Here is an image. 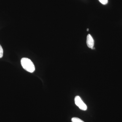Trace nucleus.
Here are the masks:
<instances>
[{
	"label": "nucleus",
	"instance_id": "obj_7",
	"mask_svg": "<svg viewBox=\"0 0 122 122\" xmlns=\"http://www.w3.org/2000/svg\"><path fill=\"white\" fill-rule=\"evenodd\" d=\"M89 30V29H87V31H88Z\"/></svg>",
	"mask_w": 122,
	"mask_h": 122
},
{
	"label": "nucleus",
	"instance_id": "obj_5",
	"mask_svg": "<svg viewBox=\"0 0 122 122\" xmlns=\"http://www.w3.org/2000/svg\"><path fill=\"white\" fill-rule=\"evenodd\" d=\"M3 56V50L2 46L0 45V58H1Z\"/></svg>",
	"mask_w": 122,
	"mask_h": 122
},
{
	"label": "nucleus",
	"instance_id": "obj_6",
	"mask_svg": "<svg viewBox=\"0 0 122 122\" xmlns=\"http://www.w3.org/2000/svg\"><path fill=\"white\" fill-rule=\"evenodd\" d=\"M98 0L103 5H106L108 3V0Z\"/></svg>",
	"mask_w": 122,
	"mask_h": 122
},
{
	"label": "nucleus",
	"instance_id": "obj_4",
	"mask_svg": "<svg viewBox=\"0 0 122 122\" xmlns=\"http://www.w3.org/2000/svg\"><path fill=\"white\" fill-rule=\"evenodd\" d=\"M72 122H84L80 119L77 117H73L72 118Z\"/></svg>",
	"mask_w": 122,
	"mask_h": 122
},
{
	"label": "nucleus",
	"instance_id": "obj_1",
	"mask_svg": "<svg viewBox=\"0 0 122 122\" xmlns=\"http://www.w3.org/2000/svg\"><path fill=\"white\" fill-rule=\"evenodd\" d=\"M21 66L24 69L30 73H33L35 70L34 65L31 60L27 58H23L21 60Z\"/></svg>",
	"mask_w": 122,
	"mask_h": 122
},
{
	"label": "nucleus",
	"instance_id": "obj_3",
	"mask_svg": "<svg viewBox=\"0 0 122 122\" xmlns=\"http://www.w3.org/2000/svg\"><path fill=\"white\" fill-rule=\"evenodd\" d=\"M86 44L87 46L91 49H93L94 41L93 37L90 34H89L87 35L86 38Z\"/></svg>",
	"mask_w": 122,
	"mask_h": 122
},
{
	"label": "nucleus",
	"instance_id": "obj_2",
	"mask_svg": "<svg viewBox=\"0 0 122 122\" xmlns=\"http://www.w3.org/2000/svg\"><path fill=\"white\" fill-rule=\"evenodd\" d=\"M75 102L76 106H77L81 110L83 111H86L87 110V106L83 102L79 96H77L75 97Z\"/></svg>",
	"mask_w": 122,
	"mask_h": 122
}]
</instances>
